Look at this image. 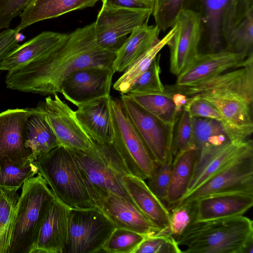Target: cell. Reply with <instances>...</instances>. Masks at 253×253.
<instances>
[{
	"mask_svg": "<svg viewBox=\"0 0 253 253\" xmlns=\"http://www.w3.org/2000/svg\"><path fill=\"white\" fill-rule=\"evenodd\" d=\"M116 53L104 49L96 42L94 23L67 34L56 47L24 65L9 71L6 87L42 95L60 92L64 80L80 69L112 68Z\"/></svg>",
	"mask_w": 253,
	"mask_h": 253,
	"instance_id": "cell-1",
	"label": "cell"
},
{
	"mask_svg": "<svg viewBox=\"0 0 253 253\" xmlns=\"http://www.w3.org/2000/svg\"><path fill=\"white\" fill-rule=\"evenodd\" d=\"M169 89L211 103L221 114V124L231 142H242L253 133V53L242 67L193 85H172Z\"/></svg>",
	"mask_w": 253,
	"mask_h": 253,
	"instance_id": "cell-2",
	"label": "cell"
},
{
	"mask_svg": "<svg viewBox=\"0 0 253 253\" xmlns=\"http://www.w3.org/2000/svg\"><path fill=\"white\" fill-rule=\"evenodd\" d=\"M175 239L183 253H244L253 240V221L243 215L195 220Z\"/></svg>",
	"mask_w": 253,
	"mask_h": 253,
	"instance_id": "cell-3",
	"label": "cell"
},
{
	"mask_svg": "<svg viewBox=\"0 0 253 253\" xmlns=\"http://www.w3.org/2000/svg\"><path fill=\"white\" fill-rule=\"evenodd\" d=\"M92 141V148L88 152L68 149L80 169L95 207L110 193L136 206L123 181V176L130 173L112 144Z\"/></svg>",
	"mask_w": 253,
	"mask_h": 253,
	"instance_id": "cell-4",
	"label": "cell"
},
{
	"mask_svg": "<svg viewBox=\"0 0 253 253\" xmlns=\"http://www.w3.org/2000/svg\"><path fill=\"white\" fill-rule=\"evenodd\" d=\"M37 174L22 185L9 253H33L42 225L55 199L44 179Z\"/></svg>",
	"mask_w": 253,
	"mask_h": 253,
	"instance_id": "cell-5",
	"label": "cell"
},
{
	"mask_svg": "<svg viewBox=\"0 0 253 253\" xmlns=\"http://www.w3.org/2000/svg\"><path fill=\"white\" fill-rule=\"evenodd\" d=\"M38 172L55 198L71 209L95 207L83 175L69 150L58 146L37 158Z\"/></svg>",
	"mask_w": 253,
	"mask_h": 253,
	"instance_id": "cell-6",
	"label": "cell"
},
{
	"mask_svg": "<svg viewBox=\"0 0 253 253\" xmlns=\"http://www.w3.org/2000/svg\"><path fill=\"white\" fill-rule=\"evenodd\" d=\"M113 126L112 144L129 172L143 180L150 178L157 165L125 110L121 99H110Z\"/></svg>",
	"mask_w": 253,
	"mask_h": 253,
	"instance_id": "cell-7",
	"label": "cell"
},
{
	"mask_svg": "<svg viewBox=\"0 0 253 253\" xmlns=\"http://www.w3.org/2000/svg\"><path fill=\"white\" fill-rule=\"evenodd\" d=\"M230 192L253 195V142L233 160L177 203L193 202L208 195Z\"/></svg>",
	"mask_w": 253,
	"mask_h": 253,
	"instance_id": "cell-8",
	"label": "cell"
},
{
	"mask_svg": "<svg viewBox=\"0 0 253 253\" xmlns=\"http://www.w3.org/2000/svg\"><path fill=\"white\" fill-rule=\"evenodd\" d=\"M115 228L110 220L96 207L70 208L68 242L63 253H102Z\"/></svg>",
	"mask_w": 253,
	"mask_h": 253,
	"instance_id": "cell-9",
	"label": "cell"
},
{
	"mask_svg": "<svg viewBox=\"0 0 253 253\" xmlns=\"http://www.w3.org/2000/svg\"><path fill=\"white\" fill-rule=\"evenodd\" d=\"M120 99L157 166L173 159L174 126L163 123L127 94Z\"/></svg>",
	"mask_w": 253,
	"mask_h": 253,
	"instance_id": "cell-10",
	"label": "cell"
},
{
	"mask_svg": "<svg viewBox=\"0 0 253 253\" xmlns=\"http://www.w3.org/2000/svg\"><path fill=\"white\" fill-rule=\"evenodd\" d=\"M199 6L202 31L207 37L209 52L224 49L233 27L244 14L245 0H195Z\"/></svg>",
	"mask_w": 253,
	"mask_h": 253,
	"instance_id": "cell-11",
	"label": "cell"
},
{
	"mask_svg": "<svg viewBox=\"0 0 253 253\" xmlns=\"http://www.w3.org/2000/svg\"><path fill=\"white\" fill-rule=\"evenodd\" d=\"M152 9H132L101 7L94 23L98 45L116 52L127 36L148 22Z\"/></svg>",
	"mask_w": 253,
	"mask_h": 253,
	"instance_id": "cell-12",
	"label": "cell"
},
{
	"mask_svg": "<svg viewBox=\"0 0 253 253\" xmlns=\"http://www.w3.org/2000/svg\"><path fill=\"white\" fill-rule=\"evenodd\" d=\"M175 33L167 45L170 51V71L177 76L199 53L202 24L200 13L184 7L176 18Z\"/></svg>",
	"mask_w": 253,
	"mask_h": 253,
	"instance_id": "cell-13",
	"label": "cell"
},
{
	"mask_svg": "<svg viewBox=\"0 0 253 253\" xmlns=\"http://www.w3.org/2000/svg\"><path fill=\"white\" fill-rule=\"evenodd\" d=\"M43 109L47 122L59 145L69 149L88 152L93 141L77 120L75 111L57 95L45 98Z\"/></svg>",
	"mask_w": 253,
	"mask_h": 253,
	"instance_id": "cell-14",
	"label": "cell"
},
{
	"mask_svg": "<svg viewBox=\"0 0 253 253\" xmlns=\"http://www.w3.org/2000/svg\"><path fill=\"white\" fill-rule=\"evenodd\" d=\"M114 73L112 68L102 66L78 69L64 80L60 93L76 106L95 98L110 96Z\"/></svg>",
	"mask_w": 253,
	"mask_h": 253,
	"instance_id": "cell-15",
	"label": "cell"
},
{
	"mask_svg": "<svg viewBox=\"0 0 253 253\" xmlns=\"http://www.w3.org/2000/svg\"><path fill=\"white\" fill-rule=\"evenodd\" d=\"M249 55L226 49L199 53L177 76L173 85H193L218 76L229 69L242 67L246 64Z\"/></svg>",
	"mask_w": 253,
	"mask_h": 253,
	"instance_id": "cell-16",
	"label": "cell"
},
{
	"mask_svg": "<svg viewBox=\"0 0 253 253\" xmlns=\"http://www.w3.org/2000/svg\"><path fill=\"white\" fill-rule=\"evenodd\" d=\"M35 108L8 109L0 113V159L6 157L23 164L30 160V153L24 145V126Z\"/></svg>",
	"mask_w": 253,
	"mask_h": 253,
	"instance_id": "cell-17",
	"label": "cell"
},
{
	"mask_svg": "<svg viewBox=\"0 0 253 253\" xmlns=\"http://www.w3.org/2000/svg\"><path fill=\"white\" fill-rule=\"evenodd\" d=\"M70 210L56 198L52 201L33 253H63L68 242Z\"/></svg>",
	"mask_w": 253,
	"mask_h": 253,
	"instance_id": "cell-18",
	"label": "cell"
},
{
	"mask_svg": "<svg viewBox=\"0 0 253 253\" xmlns=\"http://www.w3.org/2000/svg\"><path fill=\"white\" fill-rule=\"evenodd\" d=\"M96 208L103 212L116 228L130 230L145 236L162 232L136 206L116 194L109 193Z\"/></svg>",
	"mask_w": 253,
	"mask_h": 253,
	"instance_id": "cell-19",
	"label": "cell"
},
{
	"mask_svg": "<svg viewBox=\"0 0 253 253\" xmlns=\"http://www.w3.org/2000/svg\"><path fill=\"white\" fill-rule=\"evenodd\" d=\"M193 126L197 156L193 174L188 187L219 149L226 143L230 142L219 121L193 117Z\"/></svg>",
	"mask_w": 253,
	"mask_h": 253,
	"instance_id": "cell-20",
	"label": "cell"
},
{
	"mask_svg": "<svg viewBox=\"0 0 253 253\" xmlns=\"http://www.w3.org/2000/svg\"><path fill=\"white\" fill-rule=\"evenodd\" d=\"M195 202L196 220L205 221L243 215L253 207V195L218 193L200 198Z\"/></svg>",
	"mask_w": 253,
	"mask_h": 253,
	"instance_id": "cell-21",
	"label": "cell"
},
{
	"mask_svg": "<svg viewBox=\"0 0 253 253\" xmlns=\"http://www.w3.org/2000/svg\"><path fill=\"white\" fill-rule=\"evenodd\" d=\"M123 181L130 198L142 213L162 232L170 233V212L149 189L145 180L128 173L123 176Z\"/></svg>",
	"mask_w": 253,
	"mask_h": 253,
	"instance_id": "cell-22",
	"label": "cell"
},
{
	"mask_svg": "<svg viewBox=\"0 0 253 253\" xmlns=\"http://www.w3.org/2000/svg\"><path fill=\"white\" fill-rule=\"evenodd\" d=\"M111 96H104L83 103L75 111L80 124L93 140L112 143L113 131L109 102Z\"/></svg>",
	"mask_w": 253,
	"mask_h": 253,
	"instance_id": "cell-23",
	"label": "cell"
},
{
	"mask_svg": "<svg viewBox=\"0 0 253 253\" xmlns=\"http://www.w3.org/2000/svg\"><path fill=\"white\" fill-rule=\"evenodd\" d=\"M24 136L25 146L30 153V159L34 161L59 146L47 122L43 102L39 103L27 119Z\"/></svg>",
	"mask_w": 253,
	"mask_h": 253,
	"instance_id": "cell-24",
	"label": "cell"
},
{
	"mask_svg": "<svg viewBox=\"0 0 253 253\" xmlns=\"http://www.w3.org/2000/svg\"><path fill=\"white\" fill-rule=\"evenodd\" d=\"M99 1L102 0H32L19 15L20 21L15 29L19 32L38 22L92 7Z\"/></svg>",
	"mask_w": 253,
	"mask_h": 253,
	"instance_id": "cell-25",
	"label": "cell"
},
{
	"mask_svg": "<svg viewBox=\"0 0 253 253\" xmlns=\"http://www.w3.org/2000/svg\"><path fill=\"white\" fill-rule=\"evenodd\" d=\"M67 34L43 32L21 45H18L3 59L0 71L13 70L37 58L59 45Z\"/></svg>",
	"mask_w": 253,
	"mask_h": 253,
	"instance_id": "cell-26",
	"label": "cell"
},
{
	"mask_svg": "<svg viewBox=\"0 0 253 253\" xmlns=\"http://www.w3.org/2000/svg\"><path fill=\"white\" fill-rule=\"evenodd\" d=\"M157 26L145 23L134 29L116 52L114 72H122L160 40Z\"/></svg>",
	"mask_w": 253,
	"mask_h": 253,
	"instance_id": "cell-27",
	"label": "cell"
},
{
	"mask_svg": "<svg viewBox=\"0 0 253 253\" xmlns=\"http://www.w3.org/2000/svg\"><path fill=\"white\" fill-rule=\"evenodd\" d=\"M197 156L195 147L173 156L170 183L165 201L174 205L186 193L194 170Z\"/></svg>",
	"mask_w": 253,
	"mask_h": 253,
	"instance_id": "cell-28",
	"label": "cell"
},
{
	"mask_svg": "<svg viewBox=\"0 0 253 253\" xmlns=\"http://www.w3.org/2000/svg\"><path fill=\"white\" fill-rule=\"evenodd\" d=\"M175 31L173 25L161 39L134 61L113 84V88L122 95L126 94L130 87L149 67L159 52L168 44Z\"/></svg>",
	"mask_w": 253,
	"mask_h": 253,
	"instance_id": "cell-29",
	"label": "cell"
},
{
	"mask_svg": "<svg viewBox=\"0 0 253 253\" xmlns=\"http://www.w3.org/2000/svg\"><path fill=\"white\" fill-rule=\"evenodd\" d=\"M127 95L163 123L174 126L181 110L177 106L171 92L165 89L162 92Z\"/></svg>",
	"mask_w": 253,
	"mask_h": 253,
	"instance_id": "cell-30",
	"label": "cell"
},
{
	"mask_svg": "<svg viewBox=\"0 0 253 253\" xmlns=\"http://www.w3.org/2000/svg\"><path fill=\"white\" fill-rule=\"evenodd\" d=\"M253 0H248L244 14L236 22L225 42L224 49L249 55L253 53Z\"/></svg>",
	"mask_w": 253,
	"mask_h": 253,
	"instance_id": "cell-31",
	"label": "cell"
},
{
	"mask_svg": "<svg viewBox=\"0 0 253 253\" xmlns=\"http://www.w3.org/2000/svg\"><path fill=\"white\" fill-rule=\"evenodd\" d=\"M17 190L0 188V253H9L19 197Z\"/></svg>",
	"mask_w": 253,
	"mask_h": 253,
	"instance_id": "cell-32",
	"label": "cell"
},
{
	"mask_svg": "<svg viewBox=\"0 0 253 253\" xmlns=\"http://www.w3.org/2000/svg\"><path fill=\"white\" fill-rule=\"evenodd\" d=\"M38 172L34 160H30L21 164L4 157L0 159V188L18 189Z\"/></svg>",
	"mask_w": 253,
	"mask_h": 253,
	"instance_id": "cell-33",
	"label": "cell"
},
{
	"mask_svg": "<svg viewBox=\"0 0 253 253\" xmlns=\"http://www.w3.org/2000/svg\"><path fill=\"white\" fill-rule=\"evenodd\" d=\"M251 140L248 139L240 142L230 141L222 146L194 182L188 187L185 195L198 187L211 176L233 160L246 147Z\"/></svg>",
	"mask_w": 253,
	"mask_h": 253,
	"instance_id": "cell-34",
	"label": "cell"
},
{
	"mask_svg": "<svg viewBox=\"0 0 253 253\" xmlns=\"http://www.w3.org/2000/svg\"><path fill=\"white\" fill-rule=\"evenodd\" d=\"M147 236L121 228H116L104 245L102 253H134Z\"/></svg>",
	"mask_w": 253,
	"mask_h": 253,
	"instance_id": "cell-35",
	"label": "cell"
},
{
	"mask_svg": "<svg viewBox=\"0 0 253 253\" xmlns=\"http://www.w3.org/2000/svg\"><path fill=\"white\" fill-rule=\"evenodd\" d=\"M195 147L193 117L185 109L179 114L174 126L172 152L177 153Z\"/></svg>",
	"mask_w": 253,
	"mask_h": 253,
	"instance_id": "cell-36",
	"label": "cell"
},
{
	"mask_svg": "<svg viewBox=\"0 0 253 253\" xmlns=\"http://www.w3.org/2000/svg\"><path fill=\"white\" fill-rule=\"evenodd\" d=\"M160 54H158L126 94L162 92L165 90L160 79Z\"/></svg>",
	"mask_w": 253,
	"mask_h": 253,
	"instance_id": "cell-37",
	"label": "cell"
},
{
	"mask_svg": "<svg viewBox=\"0 0 253 253\" xmlns=\"http://www.w3.org/2000/svg\"><path fill=\"white\" fill-rule=\"evenodd\" d=\"M186 0H153L152 15L160 30L171 28L180 11L184 7Z\"/></svg>",
	"mask_w": 253,
	"mask_h": 253,
	"instance_id": "cell-38",
	"label": "cell"
},
{
	"mask_svg": "<svg viewBox=\"0 0 253 253\" xmlns=\"http://www.w3.org/2000/svg\"><path fill=\"white\" fill-rule=\"evenodd\" d=\"M182 253L174 237L166 232L146 236L134 252V253Z\"/></svg>",
	"mask_w": 253,
	"mask_h": 253,
	"instance_id": "cell-39",
	"label": "cell"
},
{
	"mask_svg": "<svg viewBox=\"0 0 253 253\" xmlns=\"http://www.w3.org/2000/svg\"><path fill=\"white\" fill-rule=\"evenodd\" d=\"M170 212L169 230L175 238L196 220V202L177 203Z\"/></svg>",
	"mask_w": 253,
	"mask_h": 253,
	"instance_id": "cell-40",
	"label": "cell"
},
{
	"mask_svg": "<svg viewBox=\"0 0 253 253\" xmlns=\"http://www.w3.org/2000/svg\"><path fill=\"white\" fill-rule=\"evenodd\" d=\"M173 159L165 163L157 166L152 176L147 179V183L151 191L160 200L165 201L169 183Z\"/></svg>",
	"mask_w": 253,
	"mask_h": 253,
	"instance_id": "cell-41",
	"label": "cell"
},
{
	"mask_svg": "<svg viewBox=\"0 0 253 253\" xmlns=\"http://www.w3.org/2000/svg\"><path fill=\"white\" fill-rule=\"evenodd\" d=\"M193 117L211 119L219 121L222 118L218 110L210 102L197 96L187 97V101L183 109Z\"/></svg>",
	"mask_w": 253,
	"mask_h": 253,
	"instance_id": "cell-42",
	"label": "cell"
},
{
	"mask_svg": "<svg viewBox=\"0 0 253 253\" xmlns=\"http://www.w3.org/2000/svg\"><path fill=\"white\" fill-rule=\"evenodd\" d=\"M32 0H0V31L8 29Z\"/></svg>",
	"mask_w": 253,
	"mask_h": 253,
	"instance_id": "cell-43",
	"label": "cell"
},
{
	"mask_svg": "<svg viewBox=\"0 0 253 253\" xmlns=\"http://www.w3.org/2000/svg\"><path fill=\"white\" fill-rule=\"evenodd\" d=\"M102 7L132 9H153V0H102Z\"/></svg>",
	"mask_w": 253,
	"mask_h": 253,
	"instance_id": "cell-44",
	"label": "cell"
},
{
	"mask_svg": "<svg viewBox=\"0 0 253 253\" xmlns=\"http://www.w3.org/2000/svg\"><path fill=\"white\" fill-rule=\"evenodd\" d=\"M18 33L15 29H6L0 32V64L5 56L18 44Z\"/></svg>",
	"mask_w": 253,
	"mask_h": 253,
	"instance_id": "cell-45",
	"label": "cell"
},
{
	"mask_svg": "<svg viewBox=\"0 0 253 253\" xmlns=\"http://www.w3.org/2000/svg\"><path fill=\"white\" fill-rule=\"evenodd\" d=\"M244 253H253V240L250 241L246 245Z\"/></svg>",
	"mask_w": 253,
	"mask_h": 253,
	"instance_id": "cell-46",
	"label": "cell"
},
{
	"mask_svg": "<svg viewBox=\"0 0 253 253\" xmlns=\"http://www.w3.org/2000/svg\"><path fill=\"white\" fill-rule=\"evenodd\" d=\"M248 0H245L246 1H247Z\"/></svg>",
	"mask_w": 253,
	"mask_h": 253,
	"instance_id": "cell-47",
	"label": "cell"
},
{
	"mask_svg": "<svg viewBox=\"0 0 253 253\" xmlns=\"http://www.w3.org/2000/svg\"></svg>",
	"mask_w": 253,
	"mask_h": 253,
	"instance_id": "cell-48",
	"label": "cell"
}]
</instances>
